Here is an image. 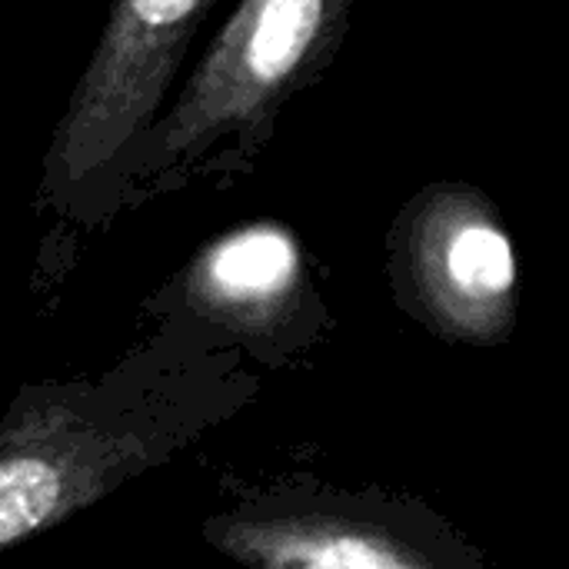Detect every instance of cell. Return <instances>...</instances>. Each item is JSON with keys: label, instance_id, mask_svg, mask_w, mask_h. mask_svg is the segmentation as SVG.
<instances>
[{"label": "cell", "instance_id": "obj_1", "mask_svg": "<svg viewBox=\"0 0 569 569\" xmlns=\"http://www.w3.org/2000/svg\"><path fill=\"white\" fill-rule=\"evenodd\" d=\"M353 7L357 0H240L137 143L120 200L250 173L283 110L330 73Z\"/></svg>", "mask_w": 569, "mask_h": 569}, {"label": "cell", "instance_id": "obj_2", "mask_svg": "<svg viewBox=\"0 0 569 569\" xmlns=\"http://www.w3.org/2000/svg\"><path fill=\"white\" fill-rule=\"evenodd\" d=\"M217 0H113L47 143L43 193L63 207L120 203L127 163L163 113Z\"/></svg>", "mask_w": 569, "mask_h": 569}, {"label": "cell", "instance_id": "obj_3", "mask_svg": "<svg viewBox=\"0 0 569 569\" xmlns=\"http://www.w3.org/2000/svg\"><path fill=\"white\" fill-rule=\"evenodd\" d=\"M393 267L447 333L493 340L517 313V250L497 203L473 183L423 187L393 227Z\"/></svg>", "mask_w": 569, "mask_h": 569}, {"label": "cell", "instance_id": "obj_4", "mask_svg": "<svg viewBox=\"0 0 569 569\" xmlns=\"http://www.w3.org/2000/svg\"><path fill=\"white\" fill-rule=\"evenodd\" d=\"M143 447L133 433L100 427L67 400H37L0 427V550L87 507Z\"/></svg>", "mask_w": 569, "mask_h": 569}, {"label": "cell", "instance_id": "obj_5", "mask_svg": "<svg viewBox=\"0 0 569 569\" xmlns=\"http://www.w3.org/2000/svg\"><path fill=\"white\" fill-rule=\"evenodd\" d=\"M213 543L250 569H443L397 533L333 513L230 517Z\"/></svg>", "mask_w": 569, "mask_h": 569}, {"label": "cell", "instance_id": "obj_6", "mask_svg": "<svg viewBox=\"0 0 569 569\" xmlns=\"http://www.w3.org/2000/svg\"><path fill=\"white\" fill-rule=\"evenodd\" d=\"M303 247L290 227L253 220L210 240L187 270V297L210 317L267 327L300 293Z\"/></svg>", "mask_w": 569, "mask_h": 569}]
</instances>
